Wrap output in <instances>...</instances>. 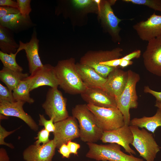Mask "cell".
Instances as JSON below:
<instances>
[{
	"label": "cell",
	"mask_w": 161,
	"mask_h": 161,
	"mask_svg": "<svg viewBox=\"0 0 161 161\" xmlns=\"http://www.w3.org/2000/svg\"><path fill=\"white\" fill-rule=\"evenodd\" d=\"M55 68L59 86L65 92L80 94L87 88L77 70L74 58L59 61Z\"/></svg>",
	"instance_id": "obj_1"
},
{
	"label": "cell",
	"mask_w": 161,
	"mask_h": 161,
	"mask_svg": "<svg viewBox=\"0 0 161 161\" xmlns=\"http://www.w3.org/2000/svg\"><path fill=\"white\" fill-rule=\"evenodd\" d=\"M72 116L79 123L80 138L83 142L95 143L100 140L103 131L97 125L95 115L87 104L76 105L72 110Z\"/></svg>",
	"instance_id": "obj_2"
},
{
	"label": "cell",
	"mask_w": 161,
	"mask_h": 161,
	"mask_svg": "<svg viewBox=\"0 0 161 161\" xmlns=\"http://www.w3.org/2000/svg\"><path fill=\"white\" fill-rule=\"evenodd\" d=\"M87 144L89 150L86 157L97 161H145L132 154L124 153L121 150L120 146L115 143L103 145L87 143Z\"/></svg>",
	"instance_id": "obj_3"
},
{
	"label": "cell",
	"mask_w": 161,
	"mask_h": 161,
	"mask_svg": "<svg viewBox=\"0 0 161 161\" xmlns=\"http://www.w3.org/2000/svg\"><path fill=\"white\" fill-rule=\"evenodd\" d=\"M126 86L122 93L116 100L117 107L122 114L125 125H129L130 122V109L138 106V96L136 91L137 83L140 79L138 73L129 69Z\"/></svg>",
	"instance_id": "obj_4"
},
{
	"label": "cell",
	"mask_w": 161,
	"mask_h": 161,
	"mask_svg": "<svg viewBox=\"0 0 161 161\" xmlns=\"http://www.w3.org/2000/svg\"><path fill=\"white\" fill-rule=\"evenodd\" d=\"M123 49L117 47L111 50L88 52L80 59V63L93 68L101 77L106 78L109 73L116 67L103 65L102 62L121 58Z\"/></svg>",
	"instance_id": "obj_5"
},
{
	"label": "cell",
	"mask_w": 161,
	"mask_h": 161,
	"mask_svg": "<svg viewBox=\"0 0 161 161\" xmlns=\"http://www.w3.org/2000/svg\"><path fill=\"white\" fill-rule=\"evenodd\" d=\"M134 140L131 145L145 161H154L160 148L152 134L144 128L140 129L135 126H130Z\"/></svg>",
	"instance_id": "obj_6"
},
{
	"label": "cell",
	"mask_w": 161,
	"mask_h": 161,
	"mask_svg": "<svg viewBox=\"0 0 161 161\" xmlns=\"http://www.w3.org/2000/svg\"><path fill=\"white\" fill-rule=\"evenodd\" d=\"M67 99L58 87L49 88L42 106L45 114L54 123L65 120L69 116L66 109Z\"/></svg>",
	"instance_id": "obj_7"
},
{
	"label": "cell",
	"mask_w": 161,
	"mask_h": 161,
	"mask_svg": "<svg viewBox=\"0 0 161 161\" xmlns=\"http://www.w3.org/2000/svg\"><path fill=\"white\" fill-rule=\"evenodd\" d=\"M88 107L95 116L97 125L103 131H110L124 125L123 116L116 108H105L87 104Z\"/></svg>",
	"instance_id": "obj_8"
},
{
	"label": "cell",
	"mask_w": 161,
	"mask_h": 161,
	"mask_svg": "<svg viewBox=\"0 0 161 161\" xmlns=\"http://www.w3.org/2000/svg\"><path fill=\"white\" fill-rule=\"evenodd\" d=\"M55 130L52 139L56 148L80 137V130L77 119L72 116L54 123Z\"/></svg>",
	"instance_id": "obj_9"
},
{
	"label": "cell",
	"mask_w": 161,
	"mask_h": 161,
	"mask_svg": "<svg viewBox=\"0 0 161 161\" xmlns=\"http://www.w3.org/2000/svg\"><path fill=\"white\" fill-rule=\"evenodd\" d=\"M143 57L146 69L154 75L161 77V36L148 41Z\"/></svg>",
	"instance_id": "obj_10"
},
{
	"label": "cell",
	"mask_w": 161,
	"mask_h": 161,
	"mask_svg": "<svg viewBox=\"0 0 161 161\" xmlns=\"http://www.w3.org/2000/svg\"><path fill=\"white\" fill-rule=\"evenodd\" d=\"M27 78L29 81L30 91L44 86L52 88L59 86L55 66L48 64L36 69Z\"/></svg>",
	"instance_id": "obj_11"
},
{
	"label": "cell",
	"mask_w": 161,
	"mask_h": 161,
	"mask_svg": "<svg viewBox=\"0 0 161 161\" xmlns=\"http://www.w3.org/2000/svg\"><path fill=\"white\" fill-rule=\"evenodd\" d=\"M134 140L132 132L130 126L124 125L114 130L103 132L101 140L104 143H115L121 146L125 151L130 154L136 153L130 146Z\"/></svg>",
	"instance_id": "obj_12"
},
{
	"label": "cell",
	"mask_w": 161,
	"mask_h": 161,
	"mask_svg": "<svg viewBox=\"0 0 161 161\" xmlns=\"http://www.w3.org/2000/svg\"><path fill=\"white\" fill-rule=\"evenodd\" d=\"M133 27L141 40L148 42L161 36V16L154 13L147 20L137 23Z\"/></svg>",
	"instance_id": "obj_13"
},
{
	"label": "cell",
	"mask_w": 161,
	"mask_h": 161,
	"mask_svg": "<svg viewBox=\"0 0 161 161\" xmlns=\"http://www.w3.org/2000/svg\"><path fill=\"white\" fill-rule=\"evenodd\" d=\"M56 148L53 140L44 145H31L23 151V159L25 161H52Z\"/></svg>",
	"instance_id": "obj_14"
},
{
	"label": "cell",
	"mask_w": 161,
	"mask_h": 161,
	"mask_svg": "<svg viewBox=\"0 0 161 161\" xmlns=\"http://www.w3.org/2000/svg\"><path fill=\"white\" fill-rule=\"evenodd\" d=\"M39 40L37 38L36 30L34 28L30 41L24 43L19 41V47L17 52L24 50L28 62L29 72L31 74L37 69L43 66L39 53Z\"/></svg>",
	"instance_id": "obj_15"
},
{
	"label": "cell",
	"mask_w": 161,
	"mask_h": 161,
	"mask_svg": "<svg viewBox=\"0 0 161 161\" xmlns=\"http://www.w3.org/2000/svg\"><path fill=\"white\" fill-rule=\"evenodd\" d=\"M120 67L115 68L107 78L103 89L117 99L123 92L127 83L128 72L121 70Z\"/></svg>",
	"instance_id": "obj_16"
},
{
	"label": "cell",
	"mask_w": 161,
	"mask_h": 161,
	"mask_svg": "<svg viewBox=\"0 0 161 161\" xmlns=\"http://www.w3.org/2000/svg\"><path fill=\"white\" fill-rule=\"evenodd\" d=\"M25 103L21 101L13 103L0 101V113L7 117H18L23 120L32 130L37 131L38 126L35 121L24 110L23 106Z\"/></svg>",
	"instance_id": "obj_17"
},
{
	"label": "cell",
	"mask_w": 161,
	"mask_h": 161,
	"mask_svg": "<svg viewBox=\"0 0 161 161\" xmlns=\"http://www.w3.org/2000/svg\"><path fill=\"white\" fill-rule=\"evenodd\" d=\"M80 95L87 104L102 107H117L115 98L102 89L87 87Z\"/></svg>",
	"instance_id": "obj_18"
},
{
	"label": "cell",
	"mask_w": 161,
	"mask_h": 161,
	"mask_svg": "<svg viewBox=\"0 0 161 161\" xmlns=\"http://www.w3.org/2000/svg\"><path fill=\"white\" fill-rule=\"evenodd\" d=\"M115 1H105L101 7L100 16L105 26L113 38L120 41L121 38L119 33L121 28L119 24L122 19L119 18L114 14L111 5Z\"/></svg>",
	"instance_id": "obj_19"
},
{
	"label": "cell",
	"mask_w": 161,
	"mask_h": 161,
	"mask_svg": "<svg viewBox=\"0 0 161 161\" xmlns=\"http://www.w3.org/2000/svg\"><path fill=\"white\" fill-rule=\"evenodd\" d=\"M30 16H24L19 13L8 15L0 18V26L13 33H18L35 26Z\"/></svg>",
	"instance_id": "obj_20"
},
{
	"label": "cell",
	"mask_w": 161,
	"mask_h": 161,
	"mask_svg": "<svg viewBox=\"0 0 161 161\" xmlns=\"http://www.w3.org/2000/svg\"><path fill=\"white\" fill-rule=\"evenodd\" d=\"M81 79L88 88L103 89L107 78L100 76L93 68L80 63L76 64Z\"/></svg>",
	"instance_id": "obj_21"
},
{
	"label": "cell",
	"mask_w": 161,
	"mask_h": 161,
	"mask_svg": "<svg viewBox=\"0 0 161 161\" xmlns=\"http://www.w3.org/2000/svg\"><path fill=\"white\" fill-rule=\"evenodd\" d=\"M129 125L145 128L154 134L157 129L161 126V110L158 109L156 114L151 117L134 118L130 120Z\"/></svg>",
	"instance_id": "obj_22"
},
{
	"label": "cell",
	"mask_w": 161,
	"mask_h": 161,
	"mask_svg": "<svg viewBox=\"0 0 161 161\" xmlns=\"http://www.w3.org/2000/svg\"><path fill=\"white\" fill-rule=\"evenodd\" d=\"M28 73L15 71L3 67L0 71V79L12 91L21 80L27 78Z\"/></svg>",
	"instance_id": "obj_23"
},
{
	"label": "cell",
	"mask_w": 161,
	"mask_h": 161,
	"mask_svg": "<svg viewBox=\"0 0 161 161\" xmlns=\"http://www.w3.org/2000/svg\"><path fill=\"white\" fill-rule=\"evenodd\" d=\"M13 33L7 28L0 26V51L8 54L16 52L19 44L15 40Z\"/></svg>",
	"instance_id": "obj_24"
},
{
	"label": "cell",
	"mask_w": 161,
	"mask_h": 161,
	"mask_svg": "<svg viewBox=\"0 0 161 161\" xmlns=\"http://www.w3.org/2000/svg\"><path fill=\"white\" fill-rule=\"evenodd\" d=\"M13 91L16 101H21L30 104L34 102V99L30 96L29 81L27 78L20 81Z\"/></svg>",
	"instance_id": "obj_25"
},
{
	"label": "cell",
	"mask_w": 161,
	"mask_h": 161,
	"mask_svg": "<svg viewBox=\"0 0 161 161\" xmlns=\"http://www.w3.org/2000/svg\"><path fill=\"white\" fill-rule=\"evenodd\" d=\"M7 54L0 51V60L2 63L3 67L11 70L18 72H22L23 68L17 63L16 57L18 53Z\"/></svg>",
	"instance_id": "obj_26"
},
{
	"label": "cell",
	"mask_w": 161,
	"mask_h": 161,
	"mask_svg": "<svg viewBox=\"0 0 161 161\" xmlns=\"http://www.w3.org/2000/svg\"><path fill=\"white\" fill-rule=\"evenodd\" d=\"M123 2L148 7L155 11L161 12V0H123Z\"/></svg>",
	"instance_id": "obj_27"
},
{
	"label": "cell",
	"mask_w": 161,
	"mask_h": 161,
	"mask_svg": "<svg viewBox=\"0 0 161 161\" xmlns=\"http://www.w3.org/2000/svg\"><path fill=\"white\" fill-rule=\"evenodd\" d=\"M0 101H4L10 103L16 102L12 91L6 87L0 84Z\"/></svg>",
	"instance_id": "obj_28"
},
{
	"label": "cell",
	"mask_w": 161,
	"mask_h": 161,
	"mask_svg": "<svg viewBox=\"0 0 161 161\" xmlns=\"http://www.w3.org/2000/svg\"><path fill=\"white\" fill-rule=\"evenodd\" d=\"M20 13L24 16H30L32 11L30 0H17Z\"/></svg>",
	"instance_id": "obj_29"
},
{
	"label": "cell",
	"mask_w": 161,
	"mask_h": 161,
	"mask_svg": "<svg viewBox=\"0 0 161 161\" xmlns=\"http://www.w3.org/2000/svg\"><path fill=\"white\" fill-rule=\"evenodd\" d=\"M39 119L38 124L40 126H43L44 128L49 132H53L55 130V126L53 119L52 118L47 120L43 115L39 114Z\"/></svg>",
	"instance_id": "obj_30"
},
{
	"label": "cell",
	"mask_w": 161,
	"mask_h": 161,
	"mask_svg": "<svg viewBox=\"0 0 161 161\" xmlns=\"http://www.w3.org/2000/svg\"><path fill=\"white\" fill-rule=\"evenodd\" d=\"M49 133L44 128H43L38 132L37 136L35 138L37 140L34 144L38 145L41 143L44 145L48 143L50 140L49 139Z\"/></svg>",
	"instance_id": "obj_31"
},
{
	"label": "cell",
	"mask_w": 161,
	"mask_h": 161,
	"mask_svg": "<svg viewBox=\"0 0 161 161\" xmlns=\"http://www.w3.org/2000/svg\"><path fill=\"white\" fill-rule=\"evenodd\" d=\"M11 131H7L1 124L0 125V145H4L11 148H13L14 147L11 143H7L4 142L5 138L10 135L14 132L16 130Z\"/></svg>",
	"instance_id": "obj_32"
},
{
	"label": "cell",
	"mask_w": 161,
	"mask_h": 161,
	"mask_svg": "<svg viewBox=\"0 0 161 161\" xmlns=\"http://www.w3.org/2000/svg\"><path fill=\"white\" fill-rule=\"evenodd\" d=\"M19 13L20 11L18 8L7 6H0V18L6 15Z\"/></svg>",
	"instance_id": "obj_33"
},
{
	"label": "cell",
	"mask_w": 161,
	"mask_h": 161,
	"mask_svg": "<svg viewBox=\"0 0 161 161\" xmlns=\"http://www.w3.org/2000/svg\"><path fill=\"white\" fill-rule=\"evenodd\" d=\"M72 2L75 7L81 8L87 7L94 2L91 0H73Z\"/></svg>",
	"instance_id": "obj_34"
},
{
	"label": "cell",
	"mask_w": 161,
	"mask_h": 161,
	"mask_svg": "<svg viewBox=\"0 0 161 161\" xmlns=\"http://www.w3.org/2000/svg\"><path fill=\"white\" fill-rule=\"evenodd\" d=\"M67 145L71 154H73L75 155H77L78 151L80 147V145L76 142H72L71 141H69L67 143Z\"/></svg>",
	"instance_id": "obj_35"
},
{
	"label": "cell",
	"mask_w": 161,
	"mask_h": 161,
	"mask_svg": "<svg viewBox=\"0 0 161 161\" xmlns=\"http://www.w3.org/2000/svg\"><path fill=\"white\" fill-rule=\"evenodd\" d=\"M58 149V152L63 157L67 158L69 157L71 153L67 144H63Z\"/></svg>",
	"instance_id": "obj_36"
},
{
	"label": "cell",
	"mask_w": 161,
	"mask_h": 161,
	"mask_svg": "<svg viewBox=\"0 0 161 161\" xmlns=\"http://www.w3.org/2000/svg\"><path fill=\"white\" fill-rule=\"evenodd\" d=\"M143 91L145 93H148L153 95L156 98V101H161V92L154 91L148 86H144Z\"/></svg>",
	"instance_id": "obj_37"
},
{
	"label": "cell",
	"mask_w": 161,
	"mask_h": 161,
	"mask_svg": "<svg viewBox=\"0 0 161 161\" xmlns=\"http://www.w3.org/2000/svg\"><path fill=\"white\" fill-rule=\"evenodd\" d=\"M121 60V58L102 62L100 64V65H103L114 67H120L119 66Z\"/></svg>",
	"instance_id": "obj_38"
},
{
	"label": "cell",
	"mask_w": 161,
	"mask_h": 161,
	"mask_svg": "<svg viewBox=\"0 0 161 161\" xmlns=\"http://www.w3.org/2000/svg\"><path fill=\"white\" fill-rule=\"evenodd\" d=\"M141 54V51L140 50H137L122 57V58L124 60L131 61V59L134 58H139Z\"/></svg>",
	"instance_id": "obj_39"
},
{
	"label": "cell",
	"mask_w": 161,
	"mask_h": 161,
	"mask_svg": "<svg viewBox=\"0 0 161 161\" xmlns=\"http://www.w3.org/2000/svg\"><path fill=\"white\" fill-rule=\"evenodd\" d=\"M0 6H7L18 9L17 1L12 0H0Z\"/></svg>",
	"instance_id": "obj_40"
},
{
	"label": "cell",
	"mask_w": 161,
	"mask_h": 161,
	"mask_svg": "<svg viewBox=\"0 0 161 161\" xmlns=\"http://www.w3.org/2000/svg\"><path fill=\"white\" fill-rule=\"evenodd\" d=\"M0 161H10L6 150L2 148H0Z\"/></svg>",
	"instance_id": "obj_41"
},
{
	"label": "cell",
	"mask_w": 161,
	"mask_h": 161,
	"mask_svg": "<svg viewBox=\"0 0 161 161\" xmlns=\"http://www.w3.org/2000/svg\"><path fill=\"white\" fill-rule=\"evenodd\" d=\"M122 60L119 66L123 68H124L133 64V62L131 61H128L123 59L121 58Z\"/></svg>",
	"instance_id": "obj_42"
},
{
	"label": "cell",
	"mask_w": 161,
	"mask_h": 161,
	"mask_svg": "<svg viewBox=\"0 0 161 161\" xmlns=\"http://www.w3.org/2000/svg\"><path fill=\"white\" fill-rule=\"evenodd\" d=\"M93 1L94 2L96 3L98 6V10L99 13H100L101 11V6L100 5L101 0H94Z\"/></svg>",
	"instance_id": "obj_43"
},
{
	"label": "cell",
	"mask_w": 161,
	"mask_h": 161,
	"mask_svg": "<svg viewBox=\"0 0 161 161\" xmlns=\"http://www.w3.org/2000/svg\"><path fill=\"white\" fill-rule=\"evenodd\" d=\"M154 106L161 110V101H156Z\"/></svg>",
	"instance_id": "obj_44"
},
{
	"label": "cell",
	"mask_w": 161,
	"mask_h": 161,
	"mask_svg": "<svg viewBox=\"0 0 161 161\" xmlns=\"http://www.w3.org/2000/svg\"><path fill=\"white\" fill-rule=\"evenodd\" d=\"M106 161V160H103V161Z\"/></svg>",
	"instance_id": "obj_45"
},
{
	"label": "cell",
	"mask_w": 161,
	"mask_h": 161,
	"mask_svg": "<svg viewBox=\"0 0 161 161\" xmlns=\"http://www.w3.org/2000/svg\"><path fill=\"white\" fill-rule=\"evenodd\" d=\"M88 161H89V160H88Z\"/></svg>",
	"instance_id": "obj_46"
}]
</instances>
